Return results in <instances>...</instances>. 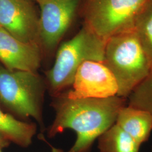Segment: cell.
Segmentation results:
<instances>
[{
  "mask_svg": "<svg viewBox=\"0 0 152 152\" xmlns=\"http://www.w3.org/2000/svg\"><path fill=\"white\" fill-rule=\"evenodd\" d=\"M51 104L55 117L49 127L52 137L66 129L75 131L77 139L68 152H90L95 141L115 123L127 99L118 96L105 99H71L63 92Z\"/></svg>",
  "mask_w": 152,
  "mask_h": 152,
  "instance_id": "6da1fadb",
  "label": "cell"
},
{
  "mask_svg": "<svg viewBox=\"0 0 152 152\" xmlns=\"http://www.w3.org/2000/svg\"><path fill=\"white\" fill-rule=\"evenodd\" d=\"M103 63L116 80L117 96L126 99L152 72L151 63L134 30L107 40Z\"/></svg>",
  "mask_w": 152,
  "mask_h": 152,
  "instance_id": "7a4b0ae2",
  "label": "cell"
},
{
  "mask_svg": "<svg viewBox=\"0 0 152 152\" xmlns=\"http://www.w3.org/2000/svg\"><path fill=\"white\" fill-rule=\"evenodd\" d=\"M106 41L85 26L60 45L54 64L46 73L47 89L54 97L71 87L76 71L86 61L103 63Z\"/></svg>",
  "mask_w": 152,
  "mask_h": 152,
  "instance_id": "3957f363",
  "label": "cell"
},
{
  "mask_svg": "<svg viewBox=\"0 0 152 152\" xmlns=\"http://www.w3.org/2000/svg\"><path fill=\"white\" fill-rule=\"evenodd\" d=\"M46 80L37 72L10 70L0 64V104L22 118H33L42 126Z\"/></svg>",
  "mask_w": 152,
  "mask_h": 152,
  "instance_id": "277c9868",
  "label": "cell"
},
{
  "mask_svg": "<svg viewBox=\"0 0 152 152\" xmlns=\"http://www.w3.org/2000/svg\"><path fill=\"white\" fill-rule=\"evenodd\" d=\"M149 0H88L85 26L107 41L115 34L134 30L136 20Z\"/></svg>",
  "mask_w": 152,
  "mask_h": 152,
  "instance_id": "5b68a950",
  "label": "cell"
},
{
  "mask_svg": "<svg viewBox=\"0 0 152 152\" xmlns=\"http://www.w3.org/2000/svg\"><path fill=\"white\" fill-rule=\"evenodd\" d=\"M72 88L64 92L71 99H105L117 96L118 87L112 72L102 62L86 61L76 71Z\"/></svg>",
  "mask_w": 152,
  "mask_h": 152,
  "instance_id": "8992f818",
  "label": "cell"
},
{
  "mask_svg": "<svg viewBox=\"0 0 152 152\" xmlns=\"http://www.w3.org/2000/svg\"><path fill=\"white\" fill-rule=\"evenodd\" d=\"M81 0H42L39 18L38 41L46 51H53L75 16Z\"/></svg>",
  "mask_w": 152,
  "mask_h": 152,
  "instance_id": "52a82bcc",
  "label": "cell"
},
{
  "mask_svg": "<svg viewBox=\"0 0 152 152\" xmlns=\"http://www.w3.org/2000/svg\"><path fill=\"white\" fill-rule=\"evenodd\" d=\"M0 27L22 42L39 45V18L31 1L0 0Z\"/></svg>",
  "mask_w": 152,
  "mask_h": 152,
  "instance_id": "ba28073f",
  "label": "cell"
},
{
  "mask_svg": "<svg viewBox=\"0 0 152 152\" xmlns=\"http://www.w3.org/2000/svg\"><path fill=\"white\" fill-rule=\"evenodd\" d=\"M42 59L38 44L22 42L0 27V61L10 70L37 72Z\"/></svg>",
  "mask_w": 152,
  "mask_h": 152,
  "instance_id": "9c48e42d",
  "label": "cell"
},
{
  "mask_svg": "<svg viewBox=\"0 0 152 152\" xmlns=\"http://www.w3.org/2000/svg\"><path fill=\"white\" fill-rule=\"evenodd\" d=\"M115 124L141 146L152 132V116L147 111L127 105L121 109Z\"/></svg>",
  "mask_w": 152,
  "mask_h": 152,
  "instance_id": "30bf717a",
  "label": "cell"
},
{
  "mask_svg": "<svg viewBox=\"0 0 152 152\" xmlns=\"http://www.w3.org/2000/svg\"><path fill=\"white\" fill-rule=\"evenodd\" d=\"M37 131L36 125L17 120L12 115L0 109V134L8 141L27 148L32 142Z\"/></svg>",
  "mask_w": 152,
  "mask_h": 152,
  "instance_id": "8fae6325",
  "label": "cell"
},
{
  "mask_svg": "<svg viewBox=\"0 0 152 152\" xmlns=\"http://www.w3.org/2000/svg\"><path fill=\"white\" fill-rule=\"evenodd\" d=\"M98 139L100 152H139L140 146L115 124Z\"/></svg>",
  "mask_w": 152,
  "mask_h": 152,
  "instance_id": "7c38bea8",
  "label": "cell"
},
{
  "mask_svg": "<svg viewBox=\"0 0 152 152\" xmlns=\"http://www.w3.org/2000/svg\"><path fill=\"white\" fill-rule=\"evenodd\" d=\"M134 31L152 66V0H149L136 20Z\"/></svg>",
  "mask_w": 152,
  "mask_h": 152,
  "instance_id": "4fadbf2b",
  "label": "cell"
},
{
  "mask_svg": "<svg viewBox=\"0 0 152 152\" xmlns=\"http://www.w3.org/2000/svg\"><path fill=\"white\" fill-rule=\"evenodd\" d=\"M127 99L128 105L144 110L152 116V72L134 89Z\"/></svg>",
  "mask_w": 152,
  "mask_h": 152,
  "instance_id": "5bb4252c",
  "label": "cell"
},
{
  "mask_svg": "<svg viewBox=\"0 0 152 152\" xmlns=\"http://www.w3.org/2000/svg\"><path fill=\"white\" fill-rule=\"evenodd\" d=\"M10 144V142L0 134V147L2 149L8 147Z\"/></svg>",
  "mask_w": 152,
  "mask_h": 152,
  "instance_id": "9a60e30c",
  "label": "cell"
},
{
  "mask_svg": "<svg viewBox=\"0 0 152 152\" xmlns=\"http://www.w3.org/2000/svg\"><path fill=\"white\" fill-rule=\"evenodd\" d=\"M51 152H64V151L59 148H56L54 147H51Z\"/></svg>",
  "mask_w": 152,
  "mask_h": 152,
  "instance_id": "2e32d148",
  "label": "cell"
},
{
  "mask_svg": "<svg viewBox=\"0 0 152 152\" xmlns=\"http://www.w3.org/2000/svg\"><path fill=\"white\" fill-rule=\"evenodd\" d=\"M36 1H37L38 3H39V2H40L41 1H42V0H36Z\"/></svg>",
  "mask_w": 152,
  "mask_h": 152,
  "instance_id": "e0dca14e",
  "label": "cell"
},
{
  "mask_svg": "<svg viewBox=\"0 0 152 152\" xmlns=\"http://www.w3.org/2000/svg\"><path fill=\"white\" fill-rule=\"evenodd\" d=\"M2 148L0 147V152H2Z\"/></svg>",
  "mask_w": 152,
  "mask_h": 152,
  "instance_id": "ac0fdd59",
  "label": "cell"
},
{
  "mask_svg": "<svg viewBox=\"0 0 152 152\" xmlns=\"http://www.w3.org/2000/svg\"><path fill=\"white\" fill-rule=\"evenodd\" d=\"M27 1H31V0H27Z\"/></svg>",
  "mask_w": 152,
  "mask_h": 152,
  "instance_id": "d6986e66",
  "label": "cell"
},
{
  "mask_svg": "<svg viewBox=\"0 0 152 152\" xmlns=\"http://www.w3.org/2000/svg\"></svg>",
  "mask_w": 152,
  "mask_h": 152,
  "instance_id": "ffe728a7",
  "label": "cell"
}]
</instances>
